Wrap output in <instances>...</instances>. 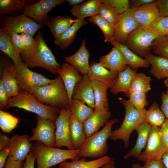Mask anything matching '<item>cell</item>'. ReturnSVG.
I'll return each instance as SVG.
<instances>
[{
  "label": "cell",
  "instance_id": "6f0895ef",
  "mask_svg": "<svg viewBox=\"0 0 168 168\" xmlns=\"http://www.w3.org/2000/svg\"><path fill=\"white\" fill-rule=\"evenodd\" d=\"M142 168H166L162 160H155L145 163Z\"/></svg>",
  "mask_w": 168,
  "mask_h": 168
},
{
  "label": "cell",
  "instance_id": "f5cc1de1",
  "mask_svg": "<svg viewBox=\"0 0 168 168\" xmlns=\"http://www.w3.org/2000/svg\"><path fill=\"white\" fill-rule=\"evenodd\" d=\"M10 153L9 146L0 150V168H4Z\"/></svg>",
  "mask_w": 168,
  "mask_h": 168
},
{
  "label": "cell",
  "instance_id": "cb8c5ba5",
  "mask_svg": "<svg viewBox=\"0 0 168 168\" xmlns=\"http://www.w3.org/2000/svg\"><path fill=\"white\" fill-rule=\"evenodd\" d=\"M111 116L110 111H95L83 124L86 138L98 132L100 128L109 121Z\"/></svg>",
  "mask_w": 168,
  "mask_h": 168
},
{
  "label": "cell",
  "instance_id": "603a6c76",
  "mask_svg": "<svg viewBox=\"0 0 168 168\" xmlns=\"http://www.w3.org/2000/svg\"><path fill=\"white\" fill-rule=\"evenodd\" d=\"M152 126L148 123L144 121L136 129L138 138L134 147L124 156L125 158L133 157L138 159L147 143Z\"/></svg>",
  "mask_w": 168,
  "mask_h": 168
},
{
  "label": "cell",
  "instance_id": "52a82bcc",
  "mask_svg": "<svg viewBox=\"0 0 168 168\" xmlns=\"http://www.w3.org/2000/svg\"><path fill=\"white\" fill-rule=\"evenodd\" d=\"M159 36L157 32L148 26H140L129 34L124 44L139 57L145 58L151 53L153 41Z\"/></svg>",
  "mask_w": 168,
  "mask_h": 168
},
{
  "label": "cell",
  "instance_id": "7c38bea8",
  "mask_svg": "<svg viewBox=\"0 0 168 168\" xmlns=\"http://www.w3.org/2000/svg\"><path fill=\"white\" fill-rule=\"evenodd\" d=\"M68 107L60 109V112L55 121V147L59 148L65 147L69 150H74L70 137L69 116Z\"/></svg>",
  "mask_w": 168,
  "mask_h": 168
},
{
  "label": "cell",
  "instance_id": "484cf974",
  "mask_svg": "<svg viewBox=\"0 0 168 168\" xmlns=\"http://www.w3.org/2000/svg\"><path fill=\"white\" fill-rule=\"evenodd\" d=\"M137 70H133L128 66L124 70L119 72L115 83L110 89L111 92L112 94H116L122 92L126 96L128 97L131 84Z\"/></svg>",
  "mask_w": 168,
  "mask_h": 168
},
{
  "label": "cell",
  "instance_id": "e575fe53",
  "mask_svg": "<svg viewBox=\"0 0 168 168\" xmlns=\"http://www.w3.org/2000/svg\"><path fill=\"white\" fill-rule=\"evenodd\" d=\"M0 49L11 59L16 66L23 62L21 56L17 54L13 48L11 35L1 29Z\"/></svg>",
  "mask_w": 168,
  "mask_h": 168
},
{
  "label": "cell",
  "instance_id": "7dc6e473",
  "mask_svg": "<svg viewBox=\"0 0 168 168\" xmlns=\"http://www.w3.org/2000/svg\"><path fill=\"white\" fill-rule=\"evenodd\" d=\"M11 40L13 48L17 54L20 56L24 53V48L21 35L12 33L11 35Z\"/></svg>",
  "mask_w": 168,
  "mask_h": 168
},
{
  "label": "cell",
  "instance_id": "74e56055",
  "mask_svg": "<svg viewBox=\"0 0 168 168\" xmlns=\"http://www.w3.org/2000/svg\"><path fill=\"white\" fill-rule=\"evenodd\" d=\"M151 77L146 76L144 73L136 72L132 80L129 92L146 93L151 89Z\"/></svg>",
  "mask_w": 168,
  "mask_h": 168
},
{
  "label": "cell",
  "instance_id": "277c9868",
  "mask_svg": "<svg viewBox=\"0 0 168 168\" xmlns=\"http://www.w3.org/2000/svg\"><path fill=\"white\" fill-rule=\"evenodd\" d=\"M49 106L60 109L68 107V94L64 83L58 76L50 83L35 90L32 93Z\"/></svg>",
  "mask_w": 168,
  "mask_h": 168
},
{
  "label": "cell",
  "instance_id": "9f6ffc18",
  "mask_svg": "<svg viewBox=\"0 0 168 168\" xmlns=\"http://www.w3.org/2000/svg\"><path fill=\"white\" fill-rule=\"evenodd\" d=\"M35 158L30 151L26 156L24 162V168H34Z\"/></svg>",
  "mask_w": 168,
  "mask_h": 168
},
{
  "label": "cell",
  "instance_id": "8d00e7d4",
  "mask_svg": "<svg viewBox=\"0 0 168 168\" xmlns=\"http://www.w3.org/2000/svg\"><path fill=\"white\" fill-rule=\"evenodd\" d=\"M90 22L97 25L102 31L104 42H110L113 40L114 26L99 14L88 19Z\"/></svg>",
  "mask_w": 168,
  "mask_h": 168
},
{
  "label": "cell",
  "instance_id": "83f0119b",
  "mask_svg": "<svg viewBox=\"0 0 168 168\" xmlns=\"http://www.w3.org/2000/svg\"><path fill=\"white\" fill-rule=\"evenodd\" d=\"M95 98L94 110L106 112L109 111V103L107 89L105 85L94 80H91Z\"/></svg>",
  "mask_w": 168,
  "mask_h": 168
},
{
  "label": "cell",
  "instance_id": "6125c7cd",
  "mask_svg": "<svg viewBox=\"0 0 168 168\" xmlns=\"http://www.w3.org/2000/svg\"><path fill=\"white\" fill-rule=\"evenodd\" d=\"M162 161L166 168H168V151L165 152L163 154Z\"/></svg>",
  "mask_w": 168,
  "mask_h": 168
},
{
  "label": "cell",
  "instance_id": "4316f807",
  "mask_svg": "<svg viewBox=\"0 0 168 168\" xmlns=\"http://www.w3.org/2000/svg\"><path fill=\"white\" fill-rule=\"evenodd\" d=\"M77 19L68 16L49 17L46 25L54 40L60 37L76 21Z\"/></svg>",
  "mask_w": 168,
  "mask_h": 168
},
{
  "label": "cell",
  "instance_id": "5b68a950",
  "mask_svg": "<svg viewBox=\"0 0 168 168\" xmlns=\"http://www.w3.org/2000/svg\"><path fill=\"white\" fill-rule=\"evenodd\" d=\"M35 39L36 45L34 52L30 56L21 59L22 61L28 68L39 67L52 74H58L62 66L56 60L41 32H38Z\"/></svg>",
  "mask_w": 168,
  "mask_h": 168
},
{
  "label": "cell",
  "instance_id": "91938a15",
  "mask_svg": "<svg viewBox=\"0 0 168 168\" xmlns=\"http://www.w3.org/2000/svg\"><path fill=\"white\" fill-rule=\"evenodd\" d=\"M68 5L72 7L80 5L85 2L84 0H66Z\"/></svg>",
  "mask_w": 168,
  "mask_h": 168
},
{
  "label": "cell",
  "instance_id": "d6a6232c",
  "mask_svg": "<svg viewBox=\"0 0 168 168\" xmlns=\"http://www.w3.org/2000/svg\"><path fill=\"white\" fill-rule=\"evenodd\" d=\"M111 159L109 156L105 155L91 161L84 158L71 162L65 161L59 164L58 168H100Z\"/></svg>",
  "mask_w": 168,
  "mask_h": 168
},
{
  "label": "cell",
  "instance_id": "2e32d148",
  "mask_svg": "<svg viewBox=\"0 0 168 168\" xmlns=\"http://www.w3.org/2000/svg\"><path fill=\"white\" fill-rule=\"evenodd\" d=\"M119 72L111 71L99 63L92 62L90 65L87 75L91 80H94L105 85L111 89L117 79Z\"/></svg>",
  "mask_w": 168,
  "mask_h": 168
},
{
  "label": "cell",
  "instance_id": "9c48e42d",
  "mask_svg": "<svg viewBox=\"0 0 168 168\" xmlns=\"http://www.w3.org/2000/svg\"><path fill=\"white\" fill-rule=\"evenodd\" d=\"M16 67V78L20 91L32 93L35 90L53 81L41 73L30 70L23 61Z\"/></svg>",
  "mask_w": 168,
  "mask_h": 168
},
{
  "label": "cell",
  "instance_id": "11a10c76",
  "mask_svg": "<svg viewBox=\"0 0 168 168\" xmlns=\"http://www.w3.org/2000/svg\"><path fill=\"white\" fill-rule=\"evenodd\" d=\"M155 0H129V8L135 9L148 3L155 2Z\"/></svg>",
  "mask_w": 168,
  "mask_h": 168
},
{
  "label": "cell",
  "instance_id": "ee69618b",
  "mask_svg": "<svg viewBox=\"0 0 168 168\" xmlns=\"http://www.w3.org/2000/svg\"><path fill=\"white\" fill-rule=\"evenodd\" d=\"M23 41L24 48V53L20 55L21 59L28 57L34 52L36 45L35 39L30 35L27 33L20 34Z\"/></svg>",
  "mask_w": 168,
  "mask_h": 168
},
{
  "label": "cell",
  "instance_id": "db71d44e",
  "mask_svg": "<svg viewBox=\"0 0 168 168\" xmlns=\"http://www.w3.org/2000/svg\"><path fill=\"white\" fill-rule=\"evenodd\" d=\"M24 161H16L8 157L4 168H24Z\"/></svg>",
  "mask_w": 168,
  "mask_h": 168
},
{
  "label": "cell",
  "instance_id": "3957f363",
  "mask_svg": "<svg viewBox=\"0 0 168 168\" xmlns=\"http://www.w3.org/2000/svg\"><path fill=\"white\" fill-rule=\"evenodd\" d=\"M12 107L33 112L41 117L54 122L60 112L59 109L48 106L32 94L21 91L17 96L10 98L6 109Z\"/></svg>",
  "mask_w": 168,
  "mask_h": 168
},
{
  "label": "cell",
  "instance_id": "ffe728a7",
  "mask_svg": "<svg viewBox=\"0 0 168 168\" xmlns=\"http://www.w3.org/2000/svg\"><path fill=\"white\" fill-rule=\"evenodd\" d=\"M99 61L101 65L114 72L123 71L128 65L127 61L123 54L114 47L108 54L101 57Z\"/></svg>",
  "mask_w": 168,
  "mask_h": 168
},
{
  "label": "cell",
  "instance_id": "ab89813d",
  "mask_svg": "<svg viewBox=\"0 0 168 168\" xmlns=\"http://www.w3.org/2000/svg\"><path fill=\"white\" fill-rule=\"evenodd\" d=\"M19 119L9 113L0 110V128L4 132L10 133L19 123Z\"/></svg>",
  "mask_w": 168,
  "mask_h": 168
},
{
  "label": "cell",
  "instance_id": "4fadbf2b",
  "mask_svg": "<svg viewBox=\"0 0 168 168\" xmlns=\"http://www.w3.org/2000/svg\"><path fill=\"white\" fill-rule=\"evenodd\" d=\"M160 128L152 127L146 148L141 153L138 160L145 163L150 161L162 160L166 151L160 134Z\"/></svg>",
  "mask_w": 168,
  "mask_h": 168
},
{
  "label": "cell",
  "instance_id": "836d02e7",
  "mask_svg": "<svg viewBox=\"0 0 168 168\" xmlns=\"http://www.w3.org/2000/svg\"><path fill=\"white\" fill-rule=\"evenodd\" d=\"M68 107L70 114L83 124L90 117L94 111L93 108L77 99H72Z\"/></svg>",
  "mask_w": 168,
  "mask_h": 168
},
{
  "label": "cell",
  "instance_id": "f35d334b",
  "mask_svg": "<svg viewBox=\"0 0 168 168\" xmlns=\"http://www.w3.org/2000/svg\"><path fill=\"white\" fill-rule=\"evenodd\" d=\"M29 2L25 0H0V14L8 15L21 10L22 11L29 4Z\"/></svg>",
  "mask_w": 168,
  "mask_h": 168
},
{
  "label": "cell",
  "instance_id": "ac0fdd59",
  "mask_svg": "<svg viewBox=\"0 0 168 168\" xmlns=\"http://www.w3.org/2000/svg\"><path fill=\"white\" fill-rule=\"evenodd\" d=\"M72 99L79 100L94 109L95 98L91 81L87 75L83 76L82 80L75 86Z\"/></svg>",
  "mask_w": 168,
  "mask_h": 168
},
{
  "label": "cell",
  "instance_id": "816d5d0a",
  "mask_svg": "<svg viewBox=\"0 0 168 168\" xmlns=\"http://www.w3.org/2000/svg\"><path fill=\"white\" fill-rule=\"evenodd\" d=\"M160 17L168 16V0H157Z\"/></svg>",
  "mask_w": 168,
  "mask_h": 168
},
{
  "label": "cell",
  "instance_id": "c3c4849f",
  "mask_svg": "<svg viewBox=\"0 0 168 168\" xmlns=\"http://www.w3.org/2000/svg\"><path fill=\"white\" fill-rule=\"evenodd\" d=\"M10 98L3 84L0 80V109L3 110L6 109L8 102Z\"/></svg>",
  "mask_w": 168,
  "mask_h": 168
},
{
  "label": "cell",
  "instance_id": "f1b7e54d",
  "mask_svg": "<svg viewBox=\"0 0 168 168\" xmlns=\"http://www.w3.org/2000/svg\"><path fill=\"white\" fill-rule=\"evenodd\" d=\"M110 43L122 53L127 61L128 66L133 70H135L140 68H147L150 65V64L145 59L138 56L125 44H120L114 40Z\"/></svg>",
  "mask_w": 168,
  "mask_h": 168
},
{
  "label": "cell",
  "instance_id": "9a60e30c",
  "mask_svg": "<svg viewBox=\"0 0 168 168\" xmlns=\"http://www.w3.org/2000/svg\"><path fill=\"white\" fill-rule=\"evenodd\" d=\"M29 138L26 134H15L10 138L8 157L16 161H24L31 150L32 144Z\"/></svg>",
  "mask_w": 168,
  "mask_h": 168
},
{
  "label": "cell",
  "instance_id": "7bdbcfd3",
  "mask_svg": "<svg viewBox=\"0 0 168 168\" xmlns=\"http://www.w3.org/2000/svg\"><path fill=\"white\" fill-rule=\"evenodd\" d=\"M128 100L130 104L137 109L142 110L147 105L146 93L134 92H129Z\"/></svg>",
  "mask_w": 168,
  "mask_h": 168
},
{
  "label": "cell",
  "instance_id": "b9f144b4",
  "mask_svg": "<svg viewBox=\"0 0 168 168\" xmlns=\"http://www.w3.org/2000/svg\"><path fill=\"white\" fill-rule=\"evenodd\" d=\"M151 49L156 54L168 59V36H160L152 42Z\"/></svg>",
  "mask_w": 168,
  "mask_h": 168
},
{
  "label": "cell",
  "instance_id": "e0dca14e",
  "mask_svg": "<svg viewBox=\"0 0 168 168\" xmlns=\"http://www.w3.org/2000/svg\"><path fill=\"white\" fill-rule=\"evenodd\" d=\"M58 74L62 79L68 94L69 104L72 100V95L76 84L82 81L83 76L73 66L66 62L62 64L58 72Z\"/></svg>",
  "mask_w": 168,
  "mask_h": 168
},
{
  "label": "cell",
  "instance_id": "6da1fadb",
  "mask_svg": "<svg viewBox=\"0 0 168 168\" xmlns=\"http://www.w3.org/2000/svg\"><path fill=\"white\" fill-rule=\"evenodd\" d=\"M82 147L75 150H64L37 142L32 144L31 151L35 158L37 168H49L67 160H78Z\"/></svg>",
  "mask_w": 168,
  "mask_h": 168
},
{
  "label": "cell",
  "instance_id": "bcb514c9",
  "mask_svg": "<svg viewBox=\"0 0 168 168\" xmlns=\"http://www.w3.org/2000/svg\"><path fill=\"white\" fill-rule=\"evenodd\" d=\"M101 3L109 4L117 13L120 15L129 7L128 0H100Z\"/></svg>",
  "mask_w": 168,
  "mask_h": 168
},
{
  "label": "cell",
  "instance_id": "f6af8a7d",
  "mask_svg": "<svg viewBox=\"0 0 168 168\" xmlns=\"http://www.w3.org/2000/svg\"><path fill=\"white\" fill-rule=\"evenodd\" d=\"M160 36H168V16L160 17L148 26Z\"/></svg>",
  "mask_w": 168,
  "mask_h": 168
},
{
  "label": "cell",
  "instance_id": "7402d4cb",
  "mask_svg": "<svg viewBox=\"0 0 168 168\" xmlns=\"http://www.w3.org/2000/svg\"><path fill=\"white\" fill-rule=\"evenodd\" d=\"M145 59L151 65L149 72L153 77L158 80L168 77V59L151 53L147 55Z\"/></svg>",
  "mask_w": 168,
  "mask_h": 168
},
{
  "label": "cell",
  "instance_id": "d590c367",
  "mask_svg": "<svg viewBox=\"0 0 168 168\" xmlns=\"http://www.w3.org/2000/svg\"><path fill=\"white\" fill-rule=\"evenodd\" d=\"M165 119V117L156 101L153 102L149 109L146 110L145 121L152 127L160 128Z\"/></svg>",
  "mask_w": 168,
  "mask_h": 168
},
{
  "label": "cell",
  "instance_id": "e7e4bbea",
  "mask_svg": "<svg viewBox=\"0 0 168 168\" xmlns=\"http://www.w3.org/2000/svg\"><path fill=\"white\" fill-rule=\"evenodd\" d=\"M164 83L165 86L166 88V89H168V77L166 78L164 80Z\"/></svg>",
  "mask_w": 168,
  "mask_h": 168
},
{
  "label": "cell",
  "instance_id": "94428289",
  "mask_svg": "<svg viewBox=\"0 0 168 168\" xmlns=\"http://www.w3.org/2000/svg\"><path fill=\"white\" fill-rule=\"evenodd\" d=\"M115 162L114 159H111L110 161L104 164L100 168H116Z\"/></svg>",
  "mask_w": 168,
  "mask_h": 168
},
{
  "label": "cell",
  "instance_id": "ba28073f",
  "mask_svg": "<svg viewBox=\"0 0 168 168\" xmlns=\"http://www.w3.org/2000/svg\"><path fill=\"white\" fill-rule=\"evenodd\" d=\"M0 26V29L10 35L13 33H24L33 37L43 26L23 14L2 17Z\"/></svg>",
  "mask_w": 168,
  "mask_h": 168
},
{
  "label": "cell",
  "instance_id": "d4e9b609",
  "mask_svg": "<svg viewBox=\"0 0 168 168\" xmlns=\"http://www.w3.org/2000/svg\"><path fill=\"white\" fill-rule=\"evenodd\" d=\"M16 68L14 64L9 65L2 70L0 78L11 98L17 96L20 90L16 78Z\"/></svg>",
  "mask_w": 168,
  "mask_h": 168
},
{
  "label": "cell",
  "instance_id": "7a4b0ae2",
  "mask_svg": "<svg viewBox=\"0 0 168 168\" xmlns=\"http://www.w3.org/2000/svg\"><path fill=\"white\" fill-rule=\"evenodd\" d=\"M118 99L125 108V115L120 126L112 131L109 138L114 141L119 140H123L124 147L127 148L129 144L131 133L145 121L146 110H138L130 104L128 100L121 97Z\"/></svg>",
  "mask_w": 168,
  "mask_h": 168
},
{
  "label": "cell",
  "instance_id": "680465c9",
  "mask_svg": "<svg viewBox=\"0 0 168 168\" xmlns=\"http://www.w3.org/2000/svg\"><path fill=\"white\" fill-rule=\"evenodd\" d=\"M10 138L7 136L2 133H0V150L8 146Z\"/></svg>",
  "mask_w": 168,
  "mask_h": 168
},
{
  "label": "cell",
  "instance_id": "44dd1931",
  "mask_svg": "<svg viewBox=\"0 0 168 168\" xmlns=\"http://www.w3.org/2000/svg\"><path fill=\"white\" fill-rule=\"evenodd\" d=\"M86 39H84L78 50L70 56H66L65 60L75 67L83 76L87 75L90 69V54L86 47Z\"/></svg>",
  "mask_w": 168,
  "mask_h": 168
},
{
  "label": "cell",
  "instance_id": "4dcf8cb0",
  "mask_svg": "<svg viewBox=\"0 0 168 168\" xmlns=\"http://www.w3.org/2000/svg\"><path fill=\"white\" fill-rule=\"evenodd\" d=\"M69 126L71 141L74 150L81 147L86 138L84 124L79 121L70 113Z\"/></svg>",
  "mask_w": 168,
  "mask_h": 168
},
{
  "label": "cell",
  "instance_id": "f907efd6",
  "mask_svg": "<svg viewBox=\"0 0 168 168\" xmlns=\"http://www.w3.org/2000/svg\"><path fill=\"white\" fill-rule=\"evenodd\" d=\"M161 110L166 119H168V89L163 92L161 96Z\"/></svg>",
  "mask_w": 168,
  "mask_h": 168
},
{
  "label": "cell",
  "instance_id": "60d3db41",
  "mask_svg": "<svg viewBox=\"0 0 168 168\" xmlns=\"http://www.w3.org/2000/svg\"><path fill=\"white\" fill-rule=\"evenodd\" d=\"M98 14L115 26L118 22L120 15L117 13L109 4L100 3Z\"/></svg>",
  "mask_w": 168,
  "mask_h": 168
},
{
  "label": "cell",
  "instance_id": "5bb4252c",
  "mask_svg": "<svg viewBox=\"0 0 168 168\" xmlns=\"http://www.w3.org/2000/svg\"><path fill=\"white\" fill-rule=\"evenodd\" d=\"M133 12V9L129 8L120 15L119 21L114 26L113 40L124 44L129 34L140 27L134 18Z\"/></svg>",
  "mask_w": 168,
  "mask_h": 168
},
{
  "label": "cell",
  "instance_id": "be15d7a7",
  "mask_svg": "<svg viewBox=\"0 0 168 168\" xmlns=\"http://www.w3.org/2000/svg\"><path fill=\"white\" fill-rule=\"evenodd\" d=\"M131 168H142V166L137 163L134 164L133 165Z\"/></svg>",
  "mask_w": 168,
  "mask_h": 168
},
{
  "label": "cell",
  "instance_id": "681fc988",
  "mask_svg": "<svg viewBox=\"0 0 168 168\" xmlns=\"http://www.w3.org/2000/svg\"><path fill=\"white\" fill-rule=\"evenodd\" d=\"M160 133L166 152L168 151V119L160 128Z\"/></svg>",
  "mask_w": 168,
  "mask_h": 168
},
{
  "label": "cell",
  "instance_id": "30bf717a",
  "mask_svg": "<svg viewBox=\"0 0 168 168\" xmlns=\"http://www.w3.org/2000/svg\"><path fill=\"white\" fill-rule=\"evenodd\" d=\"M65 2L64 0H41L26 6L22 11V14L32 18L43 26L48 21L49 12L58 5Z\"/></svg>",
  "mask_w": 168,
  "mask_h": 168
},
{
  "label": "cell",
  "instance_id": "8992f818",
  "mask_svg": "<svg viewBox=\"0 0 168 168\" xmlns=\"http://www.w3.org/2000/svg\"><path fill=\"white\" fill-rule=\"evenodd\" d=\"M119 122L117 119L110 120L101 130L86 138L79 157L96 158L105 156L108 150L107 141L111 134L112 127Z\"/></svg>",
  "mask_w": 168,
  "mask_h": 168
},
{
  "label": "cell",
  "instance_id": "1f68e13d",
  "mask_svg": "<svg viewBox=\"0 0 168 168\" xmlns=\"http://www.w3.org/2000/svg\"><path fill=\"white\" fill-rule=\"evenodd\" d=\"M87 23L84 19H77V21L60 37L54 40V44L61 49L68 48L73 43L77 30Z\"/></svg>",
  "mask_w": 168,
  "mask_h": 168
},
{
  "label": "cell",
  "instance_id": "d6986e66",
  "mask_svg": "<svg viewBox=\"0 0 168 168\" xmlns=\"http://www.w3.org/2000/svg\"><path fill=\"white\" fill-rule=\"evenodd\" d=\"M133 9L134 18L140 26H148L160 17L157 0Z\"/></svg>",
  "mask_w": 168,
  "mask_h": 168
},
{
  "label": "cell",
  "instance_id": "f546056e",
  "mask_svg": "<svg viewBox=\"0 0 168 168\" xmlns=\"http://www.w3.org/2000/svg\"><path fill=\"white\" fill-rule=\"evenodd\" d=\"M100 0H89L77 6L72 7L70 12L77 19H84L98 14Z\"/></svg>",
  "mask_w": 168,
  "mask_h": 168
},
{
  "label": "cell",
  "instance_id": "8fae6325",
  "mask_svg": "<svg viewBox=\"0 0 168 168\" xmlns=\"http://www.w3.org/2000/svg\"><path fill=\"white\" fill-rule=\"evenodd\" d=\"M36 119L37 124L32 129L33 135L29 138V141H36L48 147H56L55 122L37 115Z\"/></svg>",
  "mask_w": 168,
  "mask_h": 168
}]
</instances>
